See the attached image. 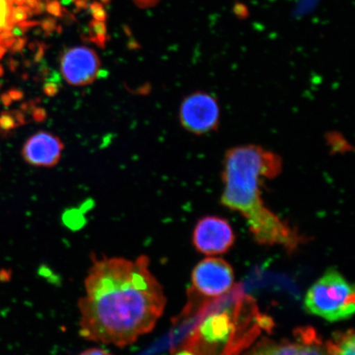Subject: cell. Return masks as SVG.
Instances as JSON below:
<instances>
[{"label": "cell", "mask_w": 355, "mask_h": 355, "mask_svg": "<svg viewBox=\"0 0 355 355\" xmlns=\"http://www.w3.org/2000/svg\"><path fill=\"white\" fill-rule=\"evenodd\" d=\"M79 355H113L107 352V350L102 349L101 348H91L84 350Z\"/></svg>", "instance_id": "cell-22"}, {"label": "cell", "mask_w": 355, "mask_h": 355, "mask_svg": "<svg viewBox=\"0 0 355 355\" xmlns=\"http://www.w3.org/2000/svg\"><path fill=\"white\" fill-rule=\"evenodd\" d=\"M75 0H61V3L63 4L64 6H69Z\"/></svg>", "instance_id": "cell-31"}, {"label": "cell", "mask_w": 355, "mask_h": 355, "mask_svg": "<svg viewBox=\"0 0 355 355\" xmlns=\"http://www.w3.org/2000/svg\"><path fill=\"white\" fill-rule=\"evenodd\" d=\"M84 286L79 335L87 340L126 347L152 331L165 312V292L146 255L93 257Z\"/></svg>", "instance_id": "cell-1"}, {"label": "cell", "mask_w": 355, "mask_h": 355, "mask_svg": "<svg viewBox=\"0 0 355 355\" xmlns=\"http://www.w3.org/2000/svg\"><path fill=\"white\" fill-rule=\"evenodd\" d=\"M6 49L3 47L1 44H0V60L2 59L4 54H6Z\"/></svg>", "instance_id": "cell-32"}, {"label": "cell", "mask_w": 355, "mask_h": 355, "mask_svg": "<svg viewBox=\"0 0 355 355\" xmlns=\"http://www.w3.org/2000/svg\"><path fill=\"white\" fill-rule=\"evenodd\" d=\"M91 13L95 20L105 21L107 19V12L104 10V7L97 8V10L91 12Z\"/></svg>", "instance_id": "cell-21"}, {"label": "cell", "mask_w": 355, "mask_h": 355, "mask_svg": "<svg viewBox=\"0 0 355 355\" xmlns=\"http://www.w3.org/2000/svg\"><path fill=\"white\" fill-rule=\"evenodd\" d=\"M128 46L130 49H137L139 47V44L137 43L135 39H131L128 43Z\"/></svg>", "instance_id": "cell-28"}, {"label": "cell", "mask_w": 355, "mask_h": 355, "mask_svg": "<svg viewBox=\"0 0 355 355\" xmlns=\"http://www.w3.org/2000/svg\"><path fill=\"white\" fill-rule=\"evenodd\" d=\"M8 96H10L12 101L13 100H19L22 96L21 92L17 90H11L8 92Z\"/></svg>", "instance_id": "cell-26"}, {"label": "cell", "mask_w": 355, "mask_h": 355, "mask_svg": "<svg viewBox=\"0 0 355 355\" xmlns=\"http://www.w3.org/2000/svg\"><path fill=\"white\" fill-rule=\"evenodd\" d=\"M135 6L139 8H149L157 6L159 0H132Z\"/></svg>", "instance_id": "cell-19"}, {"label": "cell", "mask_w": 355, "mask_h": 355, "mask_svg": "<svg viewBox=\"0 0 355 355\" xmlns=\"http://www.w3.org/2000/svg\"><path fill=\"white\" fill-rule=\"evenodd\" d=\"M42 28L44 34L49 37L56 32L57 29V20L54 17H47L41 21Z\"/></svg>", "instance_id": "cell-17"}, {"label": "cell", "mask_w": 355, "mask_h": 355, "mask_svg": "<svg viewBox=\"0 0 355 355\" xmlns=\"http://www.w3.org/2000/svg\"><path fill=\"white\" fill-rule=\"evenodd\" d=\"M64 148L59 137L50 132L41 131L26 140L21 155L31 166L51 168L59 163Z\"/></svg>", "instance_id": "cell-10"}, {"label": "cell", "mask_w": 355, "mask_h": 355, "mask_svg": "<svg viewBox=\"0 0 355 355\" xmlns=\"http://www.w3.org/2000/svg\"><path fill=\"white\" fill-rule=\"evenodd\" d=\"M234 241L235 235L232 225L228 220L220 216H204L195 225L193 245L202 254H224L232 248Z\"/></svg>", "instance_id": "cell-8"}, {"label": "cell", "mask_w": 355, "mask_h": 355, "mask_svg": "<svg viewBox=\"0 0 355 355\" xmlns=\"http://www.w3.org/2000/svg\"><path fill=\"white\" fill-rule=\"evenodd\" d=\"M181 125L195 135H207L219 127L220 108L216 97L206 92H196L182 101L179 113Z\"/></svg>", "instance_id": "cell-6"}, {"label": "cell", "mask_w": 355, "mask_h": 355, "mask_svg": "<svg viewBox=\"0 0 355 355\" xmlns=\"http://www.w3.org/2000/svg\"><path fill=\"white\" fill-rule=\"evenodd\" d=\"M26 42H28V39L26 37H19L15 40V43H13L12 46L10 49L12 53H19L22 51V49L26 46Z\"/></svg>", "instance_id": "cell-18"}, {"label": "cell", "mask_w": 355, "mask_h": 355, "mask_svg": "<svg viewBox=\"0 0 355 355\" xmlns=\"http://www.w3.org/2000/svg\"><path fill=\"white\" fill-rule=\"evenodd\" d=\"M28 6H17L12 7L10 21L11 24L15 26L21 21L28 19Z\"/></svg>", "instance_id": "cell-14"}, {"label": "cell", "mask_w": 355, "mask_h": 355, "mask_svg": "<svg viewBox=\"0 0 355 355\" xmlns=\"http://www.w3.org/2000/svg\"><path fill=\"white\" fill-rule=\"evenodd\" d=\"M24 123V115L20 112H3L0 114V135H7Z\"/></svg>", "instance_id": "cell-12"}, {"label": "cell", "mask_w": 355, "mask_h": 355, "mask_svg": "<svg viewBox=\"0 0 355 355\" xmlns=\"http://www.w3.org/2000/svg\"><path fill=\"white\" fill-rule=\"evenodd\" d=\"M101 1L105 4H109L111 2V0H101Z\"/></svg>", "instance_id": "cell-35"}, {"label": "cell", "mask_w": 355, "mask_h": 355, "mask_svg": "<svg viewBox=\"0 0 355 355\" xmlns=\"http://www.w3.org/2000/svg\"><path fill=\"white\" fill-rule=\"evenodd\" d=\"M25 3H26V6L32 8L33 10L35 6H37V0H25Z\"/></svg>", "instance_id": "cell-27"}, {"label": "cell", "mask_w": 355, "mask_h": 355, "mask_svg": "<svg viewBox=\"0 0 355 355\" xmlns=\"http://www.w3.org/2000/svg\"><path fill=\"white\" fill-rule=\"evenodd\" d=\"M3 69L2 65H0V77L3 76Z\"/></svg>", "instance_id": "cell-34"}, {"label": "cell", "mask_w": 355, "mask_h": 355, "mask_svg": "<svg viewBox=\"0 0 355 355\" xmlns=\"http://www.w3.org/2000/svg\"><path fill=\"white\" fill-rule=\"evenodd\" d=\"M337 355H355V335L353 329L338 332L333 336Z\"/></svg>", "instance_id": "cell-11"}, {"label": "cell", "mask_w": 355, "mask_h": 355, "mask_svg": "<svg viewBox=\"0 0 355 355\" xmlns=\"http://www.w3.org/2000/svg\"><path fill=\"white\" fill-rule=\"evenodd\" d=\"M12 7L11 0H0V33L3 30L11 31L10 15Z\"/></svg>", "instance_id": "cell-13"}, {"label": "cell", "mask_w": 355, "mask_h": 355, "mask_svg": "<svg viewBox=\"0 0 355 355\" xmlns=\"http://www.w3.org/2000/svg\"><path fill=\"white\" fill-rule=\"evenodd\" d=\"M192 290L207 299H217L227 294L234 286L232 266L220 257H207L195 266L192 273Z\"/></svg>", "instance_id": "cell-7"}, {"label": "cell", "mask_w": 355, "mask_h": 355, "mask_svg": "<svg viewBox=\"0 0 355 355\" xmlns=\"http://www.w3.org/2000/svg\"><path fill=\"white\" fill-rule=\"evenodd\" d=\"M12 2L16 3L17 6H24L25 0H12Z\"/></svg>", "instance_id": "cell-33"}, {"label": "cell", "mask_w": 355, "mask_h": 355, "mask_svg": "<svg viewBox=\"0 0 355 355\" xmlns=\"http://www.w3.org/2000/svg\"><path fill=\"white\" fill-rule=\"evenodd\" d=\"M234 292L213 299L204 315L171 355H241L273 322L263 315L254 299L234 286Z\"/></svg>", "instance_id": "cell-3"}, {"label": "cell", "mask_w": 355, "mask_h": 355, "mask_svg": "<svg viewBox=\"0 0 355 355\" xmlns=\"http://www.w3.org/2000/svg\"><path fill=\"white\" fill-rule=\"evenodd\" d=\"M2 101L3 103L6 105H8L11 104V102L12 101L10 98V96H8V94L3 95L2 96Z\"/></svg>", "instance_id": "cell-29"}, {"label": "cell", "mask_w": 355, "mask_h": 355, "mask_svg": "<svg viewBox=\"0 0 355 355\" xmlns=\"http://www.w3.org/2000/svg\"><path fill=\"white\" fill-rule=\"evenodd\" d=\"M40 24H41V21H24L19 22V24H17V25L19 26L25 33L31 28H35V26H37Z\"/></svg>", "instance_id": "cell-20"}, {"label": "cell", "mask_w": 355, "mask_h": 355, "mask_svg": "<svg viewBox=\"0 0 355 355\" xmlns=\"http://www.w3.org/2000/svg\"><path fill=\"white\" fill-rule=\"evenodd\" d=\"M242 355H337L334 341L324 339L316 329L301 327L291 338L276 340L263 336Z\"/></svg>", "instance_id": "cell-5"}, {"label": "cell", "mask_w": 355, "mask_h": 355, "mask_svg": "<svg viewBox=\"0 0 355 355\" xmlns=\"http://www.w3.org/2000/svg\"><path fill=\"white\" fill-rule=\"evenodd\" d=\"M60 72L71 86L89 85L101 73L99 56L93 49L87 46L69 48L61 57Z\"/></svg>", "instance_id": "cell-9"}, {"label": "cell", "mask_w": 355, "mask_h": 355, "mask_svg": "<svg viewBox=\"0 0 355 355\" xmlns=\"http://www.w3.org/2000/svg\"><path fill=\"white\" fill-rule=\"evenodd\" d=\"M46 11L51 15L56 17H63V8L61 7V4L57 0H46Z\"/></svg>", "instance_id": "cell-16"}, {"label": "cell", "mask_w": 355, "mask_h": 355, "mask_svg": "<svg viewBox=\"0 0 355 355\" xmlns=\"http://www.w3.org/2000/svg\"><path fill=\"white\" fill-rule=\"evenodd\" d=\"M282 171V158L263 146L248 144L230 148L221 172L220 202L246 220L257 243L294 252L307 238L269 209L261 190L266 180L278 177Z\"/></svg>", "instance_id": "cell-2"}, {"label": "cell", "mask_w": 355, "mask_h": 355, "mask_svg": "<svg viewBox=\"0 0 355 355\" xmlns=\"http://www.w3.org/2000/svg\"><path fill=\"white\" fill-rule=\"evenodd\" d=\"M123 30H124V33H126L128 37H132V30L130 29V26H124Z\"/></svg>", "instance_id": "cell-30"}, {"label": "cell", "mask_w": 355, "mask_h": 355, "mask_svg": "<svg viewBox=\"0 0 355 355\" xmlns=\"http://www.w3.org/2000/svg\"><path fill=\"white\" fill-rule=\"evenodd\" d=\"M57 92V87L55 84L51 83L48 84L46 87V93L48 95L53 96L55 95Z\"/></svg>", "instance_id": "cell-25"}, {"label": "cell", "mask_w": 355, "mask_h": 355, "mask_svg": "<svg viewBox=\"0 0 355 355\" xmlns=\"http://www.w3.org/2000/svg\"><path fill=\"white\" fill-rule=\"evenodd\" d=\"M88 28L90 37L96 35H106L107 33L105 22L98 20H92L89 22Z\"/></svg>", "instance_id": "cell-15"}, {"label": "cell", "mask_w": 355, "mask_h": 355, "mask_svg": "<svg viewBox=\"0 0 355 355\" xmlns=\"http://www.w3.org/2000/svg\"><path fill=\"white\" fill-rule=\"evenodd\" d=\"M304 309L331 322L347 320L355 310L354 287L336 269L327 270L309 288Z\"/></svg>", "instance_id": "cell-4"}, {"label": "cell", "mask_w": 355, "mask_h": 355, "mask_svg": "<svg viewBox=\"0 0 355 355\" xmlns=\"http://www.w3.org/2000/svg\"><path fill=\"white\" fill-rule=\"evenodd\" d=\"M90 3V0H76V2H75V6H76L75 12L87 10Z\"/></svg>", "instance_id": "cell-23"}, {"label": "cell", "mask_w": 355, "mask_h": 355, "mask_svg": "<svg viewBox=\"0 0 355 355\" xmlns=\"http://www.w3.org/2000/svg\"><path fill=\"white\" fill-rule=\"evenodd\" d=\"M46 11V2H44L43 0H37V6L33 10V15H41Z\"/></svg>", "instance_id": "cell-24"}]
</instances>
